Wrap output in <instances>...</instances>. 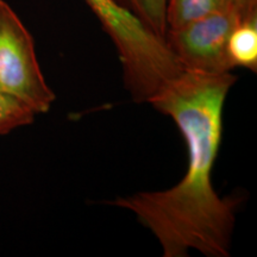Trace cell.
<instances>
[{"mask_svg": "<svg viewBox=\"0 0 257 257\" xmlns=\"http://www.w3.org/2000/svg\"><path fill=\"white\" fill-rule=\"evenodd\" d=\"M227 56L232 68L257 70V16L239 22L227 41Z\"/></svg>", "mask_w": 257, "mask_h": 257, "instance_id": "obj_5", "label": "cell"}, {"mask_svg": "<svg viewBox=\"0 0 257 257\" xmlns=\"http://www.w3.org/2000/svg\"><path fill=\"white\" fill-rule=\"evenodd\" d=\"M134 12L157 36L165 40L167 34V0H118Z\"/></svg>", "mask_w": 257, "mask_h": 257, "instance_id": "obj_7", "label": "cell"}, {"mask_svg": "<svg viewBox=\"0 0 257 257\" xmlns=\"http://www.w3.org/2000/svg\"><path fill=\"white\" fill-rule=\"evenodd\" d=\"M242 22L227 6L185 27L167 31L165 41L182 70L220 74L232 70L227 56V41Z\"/></svg>", "mask_w": 257, "mask_h": 257, "instance_id": "obj_4", "label": "cell"}, {"mask_svg": "<svg viewBox=\"0 0 257 257\" xmlns=\"http://www.w3.org/2000/svg\"><path fill=\"white\" fill-rule=\"evenodd\" d=\"M0 92L36 114L46 113L55 101L38 64L34 38L5 0H0Z\"/></svg>", "mask_w": 257, "mask_h": 257, "instance_id": "obj_3", "label": "cell"}, {"mask_svg": "<svg viewBox=\"0 0 257 257\" xmlns=\"http://www.w3.org/2000/svg\"><path fill=\"white\" fill-rule=\"evenodd\" d=\"M226 6V0H167V31L207 17Z\"/></svg>", "mask_w": 257, "mask_h": 257, "instance_id": "obj_6", "label": "cell"}, {"mask_svg": "<svg viewBox=\"0 0 257 257\" xmlns=\"http://www.w3.org/2000/svg\"><path fill=\"white\" fill-rule=\"evenodd\" d=\"M36 113L14 96L0 92V135L31 124Z\"/></svg>", "mask_w": 257, "mask_h": 257, "instance_id": "obj_8", "label": "cell"}, {"mask_svg": "<svg viewBox=\"0 0 257 257\" xmlns=\"http://www.w3.org/2000/svg\"><path fill=\"white\" fill-rule=\"evenodd\" d=\"M119 56L125 87L136 102H149L182 68L166 41L118 0H85Z\"/></svg>", "mask_w": 257, "mask_h": 257, "instance_id": "obj_2", "label": "cell"}, {"mask_svg": "<svg viewBox=\"0 0 257 257\" xmlns=\"http://www.w3.org/2000/svg\"><path fill=\"white\" fill-rule=\"evenodd\" d=\"M236 79L231 72L181 70L149 100L184 136L187 170L173 187L119 197L113 205L133 212L152 231L165 257H186L191 250L208 257L230 255L236 201L218 195L212 172L223 136L225 100Z\"/></svg>", "mask_w": 257, "mask_h": 257, "instance_id": "obj_1", "label": "cell"}, {"mask_svg": "<svg viewBox=\"0 0 257 257\" xmlns=\"http://www.w3.org/2000/svg\"><path fill=\"white\" fill-rule=\"evenodd\" d=\"M226 6L244 21L257 16V0H226Z\"/></svg>", "mask_w": 257, "mask_h": 257, "instance_id": "obj_9", "label": "cell"}]
</instances>
